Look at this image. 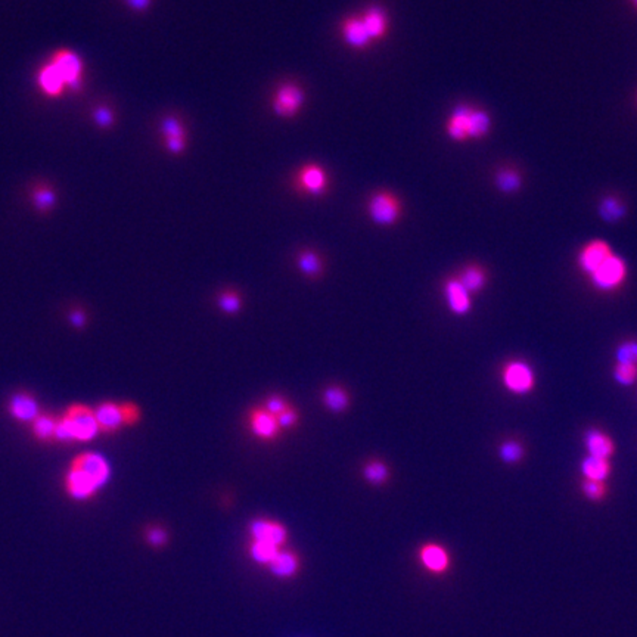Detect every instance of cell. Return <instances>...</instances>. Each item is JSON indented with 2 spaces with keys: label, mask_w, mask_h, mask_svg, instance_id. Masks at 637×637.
I'll return each instance as SVG.
<instances>
[{
  "label": "cell",
  "mask_w": 637,
  "mask_h": 637,
  "mask_svg": "<svg viewBox=\"0 0 637 637\" xmlns=\"http://www.w3.org/2000/svg\"><path fill=\"white\" fill-rule=\"evenodd\" d=\"M63 420L68 427L74 442H90L101 432L95 411L83 404H72L68 407Z\"/></svg>",
  "instance_id": "6da1fadb"
},
{
  "label": "cell",
  "mask_w": 637,
  "mask_h": 637,
  "mask_svg": "<svg viewBox=\"0 0 637 637\" xmlns=\"http://www.w3.org/2000/svg\"><path fill=\"white\" fill-rule=\"evenodd\" d=\"M502 382L515 396H525L536 387V373L524 360H509L502 369Z\"/></svg>",
  "instance_id": "7a4b0ae2"
},
{
  "label": "cell",
  "mask_w": 637,
  "mask_h": 637,
  "mask_svg": "<svg viewBox=\"0 0 637 637\" xmlns=\"http://www.w3.org/2000/svg\"><path fill=\"white\" fill-rule=\"evenodd\" d=\"M591 283L600 292H614L627 279V264L619 255L612 254L591 276Z\"/></svg>",
  "instance_id": "3957f363"
},
{
  "label": "cell",
  "mask_w": 637,
  "mask_h": 637,
  "mask_svg": "<svg viewBox=\"0 0 637 637\" xmlns=\"http://www.w3.org/2000/svg\"><path fill=\"white\" fill-rule=\"evenodd\" d=\"M51 64L56 68L60 77L74 92H79L83 87V59L68 49H59L52 55Z\"/></svg>",
  "instance_id": "277c9868"
},
{
  "label": "cell",
  "mask_w": 637,
  "mask_h": 637,
  "mask_svg": "<svg viewBox=\"0 0 637 637\" xmlns=\"http://www.w3.org/2000/svg\"><path fill=\"white\" fill-rule=\"evenodd\" d=\"M71 466L79 469V471L83 472L84 475H87L98 485L99 489H102L103 485L110 481V477H111L110 463L106 462V459L98 453H92V451L83 453L72 461Z\"/></svg>",
  "instance_id": "5b68a950"
},
{
  "label": "cell",
  "mask_w": 637,
  "mask_h": 637,
  "mask_svg": "<svg viewBox=\"0 0 637 637\" xmlns=\"http://www.w3.org/2000/svg\"><path fill=\"white\" fill-rule=\"evenodd\" d=\"M369 214L375 223L381 226H391L400 217V202L392 193L379 192L369 201Z\"/></svg>",
  "instance_id": "8992f818"
},
{
  "label": "cell",
  "mask_w": 637,
  "mask_h": 637,
  "mask_svg": "<svg viewBox=\"0 0 637 637\" xmlns=\"http://www.w3.org/2000/svg\"><path fill=\"white\" fill-rule=\"evenodd\" d=\"M612 254L614 251L608 242L593 239L587 242V244L580 250L577 263L584 275L591 276Z\"/></svg>",
  "instance_id": "52a82bcc"
},
{
  "label": "cell",
  "mask_w": 637,
  "mask_h": 637,
  "mask_svg": "<svg viewBox=\"0 0 637 637\" xmlns=\"http://www.w3.org/2000/svg\"><path fill=\"white\" fill-rule=\"evenodd\" d=\"M418 556H419L422 567L427 571H430L431 574L442 575L450 570V565H451L450 553L442 544L425 543L420 546Z\"/></svg>",
  "instance_id": "ba28073f"
},
{
  "label": "cell",
  "mask_w": 637,
  "mask_h": 637,
  "mask_svg": "<svg viewBox=\"0 0 637 637\" xmlns=\"http://www.w3.org/2000/svg\"><path fill=\"white\" fill-rule=\"evenodd\" d=\"M250 534L251 540L266 541L276 546L279 549H283V546L288 540V531L283 524L264 518L255 520L250 524Z\"/></svg>",
  "instance_id": "9c48e42d"
},
{
  "label": "cell",
  "mask_w": 637,
  "mask_h": 637,
  "mask_svg": "<svg viewBox=\"0 0 637 637\" xmlns=\"http://www.w3.org/2000/svg\"><path fill=\"white\" fill-rule=\"evenodd\" d=\"M302 102H304L302 90L297 84L288 83L278 89L276 96L273 99V110L278 115L290 118L300 111Z\"/></svg>",
  "instance_id": "30bf717a"
},
{
  "label": "cell",
  "mask_w": 637,
  "mask_h": 637,
  "mask_svg": "<svg viewBox=\"0 0 637 637\" xmlns=\"http://www.w3.org/2000/svg\"><path fill=\"white\" fill-rule=\"evenodd\" d=\"M248 422H250L251 432L257 438L264 439V442H271V439H275L282 430L279 427L278 418L275 415H271L270 412H267L264 407L251 408V412L248 413Z\"/></svg>",
  "instance_id": "8fae6325"
},
{
  "label": "cell",
  "mask_w": 637,
  "mask_h": 637,
  "mask_svg": "<svg viewBox=\"0 0 637 637\" xmlns=\"http://www.w3.org/2000/svg\"><path fill=\"white\" fill-rule=\"evenodd\" d=\"M65 490L70 497L83 502V500L94 497L101 489L87 475L71 466L65 475Z\"/></svg>",
  "instance_id": "7c38bea8"
},
{
  "label": "cell",
  "mask_w": 637,
  "mask_h": 637,
  "mask_svg": "<svg viewBox=\"0 0 637 637\" xmlns=\"http://www.w3.org/2000/svg\"><path fill=\"white\" fill-rule=\"evenodd\" d=\"M584 447L588 456L611 459L615 453L614 439L602 430L590 428L584 434Z\"/></svg>",
  "instance_id": "4fadbf2b"
},
{
  "label": "cell",
  "mask_w": 637,
  "mask_h": 637,
  "mask_svg": "<svg viewBox=\"0 0 637 637\" xmlns=\"http://www.w3.org/2000/svg\"><path fill=\"white\" fill-rule=\"evenodd\" d=\"M444 294L447 298L449 309L454 313L463 316L469 313L472 307L471 294H469L458 278H450L444 283Z\"/></svg>",
  "instance_id": "5bb4252c"
},
{
  "label": "cell",
  "mask_w": 637,
  "mask_h": 637,
  "mask_svg": "<svg viewBox=\"0 0 637 637\" xmlns=\"http://www.w3.org/2000/svg\"><path fill=\"white\" fill-rule=\"evenodd\" d=\"M9 413L20 422H34L40 415L37 400L28 392H18L9 401Z\"/></svg>",
  "instance_id": "9a60e30c"
},
{
  "label": "cell",
  "mask_w": 637,
  "mask_h": 637,
  "mask_svg": "<svg viewBox=\"0 0 637 637\" xmlns=\"http://www.w3.org/2000/svg\"><path fill=\"white\" fill-rule=\"evenodd\" d=\"M267 568L276 579L288 580V579L295 577V575L300 572L301 560H300L298 553H295L294 551L281 549Z\"/></svg>",
  "instance_id": "2e32d148"
},
{
  "label": "cell",
  "mask_w": 637,
  "mask_h": 637,
  "mask_svg": "<svg viewBox=\"0 0 637 637\" xmlns=\"http://www.w3.org/2000/svg\"><path fill=\"white\" fill-rule=\"evenodd\" d=\"M474 110L471 105H459L447 121V134L453 141L465 142L469 139V117Z\"/></svg>",
  "instance_id": "e0dca14e"
},
{
  "label": "cell",
  "mask_w": 637,
  "mask_h": 637,
  "mask_svg": "<svg viewBox=\"0 0 637 637\" xmlns=\"http://www.w3.org/2000/svg\"><path fill=\"white\" fill-rule=\"evenodd\" d=\"M95 416L99 425V430L103 432H115L121 425H124L121 404L105 401L95 408Z\"/></svg>",
  "instance_id": "ac0fdd59"
},
{
  "label": "cell",
  "mask_w": 637,
  "mask_h": 637,
  "mask_svg": "<svg viewBox=\"0 0 637 637\" xmlns=\"http://www.w3.org/2000/svg\"><path fill=\"white\" fill-rule=\"evenodd\" d=\"M37 84L44 95L52 98L63 95L64 89L67 87L65 82L51 63L40 68L37 74Z\"/></svg>",
  "instance_id": "d6986e66"
},
{
  "label": "cell",
  "mask_w": 637,
  "mask_h": 637,
  "mask_svg": "<svg viewBox=\"0 0 637 637\" xmlns=\"http://www.w3.org/2000/svg\"><path fill=\"white\" fill-rule=\"evenodd\" d=\"M162 133L167 139V148L173 154H180L186 146V133L180 121L174 117H167L162 120Z\"/></svg>",
  "instance_id": "ffe728a7"
},
{
  "label": "cell",
  "mask_w": 637,
  "mask_h": 637,
  "mask_svg": "<svg viewBox=\"0 0 637 637\" xmlns=\"http://www.w3.org/2000/svg\"><path fill=\"white\" fill-rule=\"evenodd\" d=\"M458 279L461 281V283L463 285V288L469 294L481 292L489 281L487 271H485V269L481 267L480 264L465 266L462 269V271L459 273Z\"/></svg>",
  "instance_id": "44dd1931"
},
{
  "label": "cell",
  "mask_w": 637,
  "mask_h": 637,
  "mask_svg": "<svg viewBox=\"0 0 637 637\" xmlns=\"http://www.w3.org/2000/svg\"><path fill=\"white\" fill-rule=\"evenodd\" d=\"M581 474L583 480L591 481H606L612 472L611 459H602L595 456H587L581 462Z\"/></svg>",
  "instance_id": "7402d4cb"
},
{
  "label": "cell",
  "mask_w": 637,
  "mask_h": 637,
  "mask_svg": "<svg viewBox=\"0 0 637 637\" xmlns=\"http://www.w3.org/2000/svg\"><path fill=\"white\" fill-rule=\"evenodd\" d=\"M300 186L309 193L318 195L326 189V174L317 165H306L298 176Z\"/></svg>",
  "instance_id": "603a6c76"
},
{
  "label": "cell",
  "mask_w": 637,
  "mask_h": 637,
  "mask_svg": "<svg viewBox=\"0 0 637 637\" xmlns=\"http://www.w3.org/2000/svg\"><path fill=\"white\" fill-rule=\"evenodd\" d=\"M342 33L344 39L348 44H352L353 48L363 49L369 46L371 37L366 32V27L363 24L361 18H348L342 24Z\"/></svg>",
  "instance_id": "cb8c5ba5"
},
{
  "label": "cell",
  "mask_w": 637,
  "mask_h": 637,
  "mask_svg": "<svg viewBox=\"0 0 637 637\" xmlns=\"http://www.w3.org/2000/svg\"><path fill=\"white\" fill-rule=\"evenodd\" d=\"M361 21H363V24H365L366 32L372 40L381 39L385 36L388 21H387L385 12L379 6L369 8L365 13V17L361 18Z\"/></svg>",
  "instance_id": "d4e9b609"
},
{
  "label": "cell",
  "mask_w": 637,
  "mask_h": 637,
  "mask_svg": "<svg viewBox=\"0 0 637 637\" xmlns=\"http://www.w3.org/2000/svg\"><path fill=\"white\" fill-rule=\"evenodd\" d=\"M627 214V207L624 201L617 195H608L599 204V216L606 223H617L624 219Z\"/></svg>",
  "instance_id": "484cf974"
},
{
  "label": "cell",
  "mask_w": 637,
  "mask_h": 637,
  "mask_svg": "<svg viewBox=\"0 0 637 637\" xmlns=\"http://www.w3.org/2000/svg\"><path fill=\"white\" fill-rule=\"evenodd\" d=\"M496 186L503 193H515L522 188V174L513 167H503L496 174Z\"/></svg>",
  "instance_id": "4316f807"
},
{
  "label": "cell",
  "mask_w": 637,
  "mask_h": 637,
  "mask_svg": "<svg viewBox=\"0 0 637 637\" xmlns=\"http://www.w3.org/2000/svg\"><path fill=\"white\" fill-rule=\"evenodd\" d=\"M322 399L326 408H329L333 413H341L347 411L348 404H350V396H348V392L338 385H332L326 388Z\"/></svg>",
  "instance_id": "83f0119b"
},
{
  "label": "cell",
  "mask_w": 637,
  "mask_h": 637,
  "mask_svg": "<svg viewBox=\"0 0 637 637\" xmlns=\"http://www.w3.org/2000/svg\"><path fill=\"white\" fill-rule=\"evenodd\" d=\"M491 127V120L487 111L478 110L474 106V110L469 117V138L472 139H482L489 134Z\"/></svg>",
  "instance_id": "f1b7e54d"
},
{
  "label": "cell",
  "mask_w": 637,
  "mask_h": 637,
  "mask_svg": "<svg viewBox=\"0 0 637 637\" xmlns=\"http://www.w3.org/2000/svg\"><path fill=\"white\" fill-rule=\"evenodd\" d=\"M498 458L506 465H518L525 458V447L518 439H506L498 446Z\"/></svg>",
  "instance_id": "f546056e"
},
{
  "label": "cell",
  "mask_w": 637,
  "mask_h": 637,
  "mask_svg": "<svg viewBox=\"0 0 637 637\" xmlns=\"http://www.w3.org/2000/svg\"><path fill=\"white\" fill-rule=\"evenodd\" d=\"M279 551L281 549L276 548V546H273L266 541H259V540H251L250 548H248L250 556L254 562L260 564V565H266V567L270 565V562L275 559V556L278 555Z\"/></svg>",
  "instance_id": "4dcf8cb0"
},
{
  "label": "cell",
  "mask_w": 637,
  "mask_h": 637,
  "mask_svg": "<svg viewBox=\"0 0 637 637\" xmlns=\"http://www.w3.org/2000/svg\"><path fill=\"white\" fill-rule=\"evenodd\" d=\"M298 267L310 279H317L323 271L322 259L313 251H301L298 254Z\"/></svg>",
  "instance_id": "1f68e13d"
},
{
  "label": "cell",
  "mask_w": 637,
  "mask_h": 637,
  "mask_svg": "<svg viewBox=\"0 0 637 637\" xmlns=\"http://www.w3.org/2000/svg\"><path fill=\"white\" fill-rule=\"evenodd\" d=\"M56 423L58 419L52 415L40 413L39 418L33 422V432L41 442H51V439H55Z\"/></svg>",
  "instance_id": "d6a6232c"
},
{
  "label": "cell",
  "mask_w": 637,
  "mask_h": 637,
  "mask_svg": "<svg viewBox=\"0 0 637 637\" xmlns=\"http://www.w3.org/2000/svg\"><path fill=\"white\" fill-rule=\"evenodd\" d=\"M363 477L372 485H382L390 477V469L381 461H371L363 468Z\"/></svg>",
  "instance_id": "836d02e7"
},
{
  "label": "cell",
  "mask_w": 637,
  "mask_h": 637,
  "mask_svg": "<svg viewBox=\"0 0 637 637\" xmlns=\"http://www.w3.org/2000/svg\"><path fill=\"white\" fill-rule=\"evenodd\" d=\"M580 490L583 496L590 500V502H602V500L606 498L608 496V485H606L605 481H591V480H583Z\"/></svg>",
  "instance_id": "e575fe53"
},
{
  "label": "cell",
  "mask_w": 637,
  "mask_h": 637,
  "mask_svg": "<svg viewBox=\"0 0 637 637\" xmlns=\"http://www.w3.org/2000/svg\"><path fill=\"white\" fill-rule=\"evenodd\" d=\"M56 196L51 186L48 185H37L33 189V202L39 211H49L55 205Z\"/></svg>",
  "instance_id": "d590c367"
},
{
  "label": "cell",
  "mask_w": 637,
  "mask_h": 637,
  "mask_svg": "<svg viewBox=\"0 0 637 637\" xmlns=\"http://www.w3.org/2000/svg\"><path fill=\"white\" fill-rule=\"evenodd\" d=\"M615 363H627L637 366V340H626L615 350Z\"/></svg>",
  "instance_id": "8d00e7d4"
},
{
  "label": "cell",
  "mask_w": 637,
  "mask_h": 637,
  "mask_svg": "<svg viewBox=\"0 0 637 637\" xmlns=\"http://www.w3.org/2000/svg\"><path fill=\"white\" fill-rule=\"evenodd\" d=\"M145 541L154 549H161L169 543V533L161 525H149L145 528Z\"/></svg>",
  "instance_id": "74e56055"
},
{
  "label": "cell",
  "mask_w": 637,
  "mask_h": 637,
  "mask_svg": "<svg viewBox=\"0 0 637 637\" xmlns=\"http://www.w3.org/2000/svg\"><path fill=\"white\" fill-rule=\"evenodd\" d=\"M614 379L619 385H633L637 381V366L627 365V363H615Z\"/></svg>",
  "instance_id": "f35d334b"
},
{
  "label": "cell",
  "mask_w": 637,
  "mask_h": 637,
  "mask_svg": "<svg viewBox=\"0 0 637 637\" xmlns=\"http://www.w3.org/2000/svg\"><path fill=\"white\" fill-rule=\"evenodd\" d=\"M240 297L235 291H224L219 295V307L227 314H235L240 310Z\"/></svg>",
  "instance_id": "ab89813d"
},
{
  "label": "cell",
  "mask_w": 637,
  "mask_h": 637,
  "mask_svg": "<svg viewBox=\"0 0 637 637\" xmlns=\"http://www.w3.org/2000/svg\"><path fill=\"white\" fill-rule=\"evenodd\" d=\"M290 407V403L286 401L285 397L279 396V394H273V396L267 397L266 400V404H264V408L267 412H270L271 415H275L276 418L285 411V408Z\"/></svg>",
  "instance_id": "60d3db41"
},
{
  "label": "cell",
  "mask_w": 637,
  "mask_h": 637,
  "mask_svg": "<svg viewBox=\"0 0 637 637\" xmlns=\"http://www.w3.org/2000/svg\"><path fill=\"white\" fill-rule=\"evenodd\" d=\"M278 422H279V427L282 430H290V428L295 427L297 422H298V412L295 411L292 406H290L288 408H285V411L278 416Z\"/></svg>",
  "instance_id": "b9f144b4"
},
{
  "label": "cell",
  "mask_w": 637,
  "mask_h": 637,
  "mask_svg": "<svg viewBox=\"0 0 637 637\" xmlns=\"http://www.w3.org/2000/svg\"><path fill=\"white\" fill-rule=\"evenodd\" d=\"M121 412H123V419L126 425H133L139 420L141 418V411L139 407L133 404V403H124L121 404Z\"/></svg>",
  "instance_id": "7bdbcfd3"
},
{
  "label": "cell",
  "mask_w": 637,
  "mask_h": 637,
  "mask_svg": "<svg viewBox=\"0 0 637 637\" xmlns=\"http://www.w3.org/2000/svg\"><path fill=\"white\" fill-rule=\"evenodd\" d=\"M94 118L101 127H110L114 123V115L111 110L105 108V106H98L94 112Z\"/></svg>",
  "instance_id": "ee69618b"
},
{
  "label": "cell",
  "mask_w": 637,
  "mask_h": 637,
  "mask_svg": "<svg viewBox=\"0 0 637 637\" xmlns=\"http://www.w3.org/2000/svg\"><path fill=\"white\" fill-rule=\"evenodd\" d=\"M70 322L75 328H83L86 325V313L82 310H74L70 314Z\"/></svg>",
  "instance_id": "f6af8a7d"
},
{
  "label": "cell",
  "mask_w": 637,
  "mask_h": 637,
  "mask_svg": "<svg viewBox=\"0 0 637 637\" xmlns=\"http://www.w3.org/2000/svg\"><path fill=\"white\" fill-rule=\"evenodd\" d=\"M124 2L127 4V6H130L133 11H138V12H143L149 8L150 2H153V0H124Z\"/></svg>",
  "instance_id": "bcb514c9"
},
{
  "label": "cell",
  "mask_w": 637,
  "mask_h": 637,
  "mask_svg": "<svg viewBox=\"0 0 637 637\" xmlns=\"http://www.w3.org/2000/svg\"><path fill=\"white\" fill-rule=\"evenodd\" d=\"M631 4H633V5L636 6V8H637V0H631Z\"/></svg>",
  "instance_id": "7dc6e473"
}]
</instances>
